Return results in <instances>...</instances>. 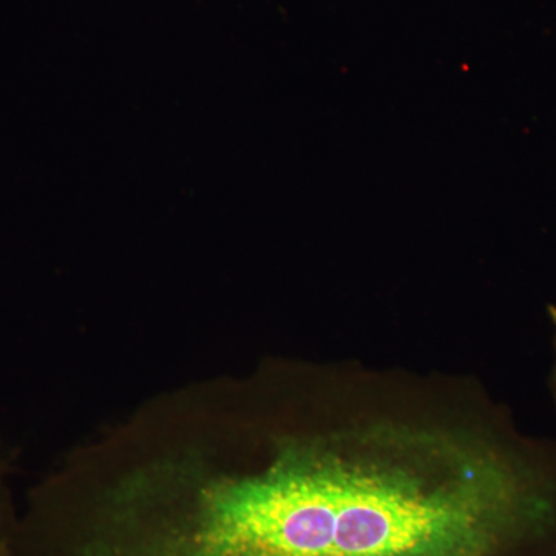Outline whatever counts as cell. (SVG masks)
I'll list each match as a JSON object with an SVG mask.
<instances>
[{"instance_id":"6da1fadb","label":"cell","mask_w":556,"mask_h":556,"mask_svg":"<svg viewBox=\"0 0 556 556\" xmlns=\"http://www.w3.org/2000/svg\"><path fill=\"white\" fill-rule=\"evenodd\" d=\"M247 467L179 495L161 556H556V439L481 380L343 361Z\"/></svg>"},{"instance_id":"7a4b0ae2","label":"cell","mask_w":556,"mask_h":556,"mask_svg":"<svg viewBox=\"0 0 556 556\" xmlns=\"http://www.w3.org/2000/svg\"><path fill=\"white\" fill-rule=\"evenodd\" d=\"M14 535H16V525L7 518L2 496H0V556H14Z\"/></svg>"},{"instance_id":"3957f363","label":"cell","mask_w":556,"mask_h":556,"mask_svg":"<svg viewBox=\"0 0 556 556\" xmlns=\"http://www.w3.org/2000/svg\"><path fill=\"white\" fill-rule=\"evenodd\" d=\"M547 316H548V320H551L552 331H554L555 364H554V368H552V375H551V391H552V397H554L555 408H556V305L547 306Z\"/></svg>"}]
</instances>
